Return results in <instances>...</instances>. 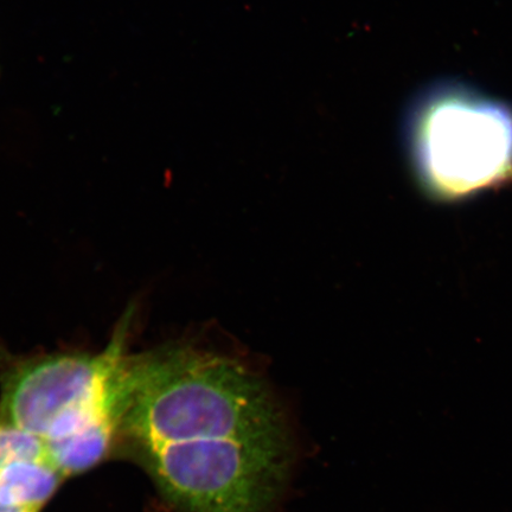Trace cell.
<instances>
[{
    "label": "cell",
    "mask_w": 512,
    "mask_h": 512,
    "mask_svg": "<svg viewBox=\"0 0 512 512\" xmlns=\"http://www.w3.org/2000/svg\"><path fill=\"white\" fill-rule=\"evenodd\" d=\"M118 438L128 448L181 441H286L265 389L238 362L190 347L126 355Z\"/></svg>",
    "instance_id": "cell-1"
},
{
    "label": "cell",
    "mask_w": 512,
    "mask_h": 512,
    "mask_svg": "<svg viewBox=\"0 0 512 512\" xmlns=\"http://www.w3.org/2000/svg\"><path fill=\"white\" fill-rule=\"evenodd\" d=\"M409 162L425 188L459 198L512 176V108L454 81L415 95L402 121Z\"/></svg>",
    "instance_id": "cell-2"
},
{
    "label": "cell",
    "mask_w": 512,
    "mask_h": 512,
    "mask_svg": "<svg viewBox=\"0 0 512 512\" xmlns=\"http://www.w3.org/2000/svg\"><path fill=\"white\" fill-rule=\"evenodd\" d=\"M127 322L99 355L53 354L6 363L0 374V421L55 443L115 427L117 383Z\"/></svg>",
    "instance_id": "cell-3"
},
{
    "label": "cell",
    "mask_w": 512,
    "mask_h": 512,
    "mask_svg": "<svg viewBox=\"0 0 512 512\" xmlns=\"http://www.w3.org/2000/svg\"><path fill=\"white\" fill-rule=\"evenodd\" d=\"M130 454L178 512H268L287 470L286 441L191 440Z\"/></svg>",
    "instance_id": "cell-4"
},
{
    "label": "cell",
    "mask_w": 512,
    "mask_h": 512,
    "mask_svg": "<svg viewBox=\"0 0 512 512\" xmlns=\"http://www.w3.org/2000/svg\"><path fill=\"white\" fill-rule=\"evenodd\" d=\"M63 479L48 459L19 460L0 472V503L42 510Z\"/></svg>",
    "instance_id": "cell-5"
},
{
    "label": "cell",
    "mask_w": 512,
    "mask_h": 512,
    "mask_svg": "<svg viewBox=\"0 0 512 512\" xmlns=\"http://www.w3.org/2000/svg\"><path fill=\"white\" fill-rule=\"evenodd\" d=\"M28 459L49 460L46 444L35 435L0 421V472L6 466Z\"/></svg>",
    "instance_id": "cell-6"
},
{
    "label": "cell",
    "mask_w": 512,
    "mask_h": 512,
    "mask_svg": "<svg viewBox=\"0 0 512 512\" xmlns=\"http://www.w3.org/2000/svg\"><path fill=\"white\" fill-rule=\"evenodd\" d=\"M0 512H41V510L23 507H12V505L0 503Z\"/></svg>",
    "instance_id": "cell-7"
}]
</instances>
